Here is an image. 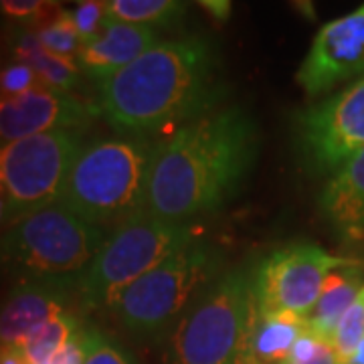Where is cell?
I'll return each mask as SVG.
<instances>
[{
	"label": "cell",
	"instance_id": "obj_9",
	"mask_svg": "<svg viewBox=\"0 0 364 364\" xmlns=\"http://www.w3.org/2000/svg\"><path fill=\"white\" fill-rule=\"evenodd\" d=\"M348 261L316 243L275 249L251 272L253 306L265 312H291L308 318L318 304L326 277Z\"/></svg>",
	"mask_w": 364,
	"mask_h": 364
},
{
	"label": "cell",
	"instance_id": "obj_22",
	"mask_svg": "<svg viewBox=\"0 0 364 364\" xmlns=\"http://www.w3.org/2000/svg\"><path fill=\"white\" fill-rule=\"evenodd\" d=\"M33 33L37 35V39L41 41V45L47 51L55 53L59 57H67V59L77 61L79 53L83 49V43L79 39L77 31L71 23V18H69L67 9L53 23H49L47 26H41Z\"/></svg>",
	"mask_w": 364,
	"mask_h": 364
},
{
	"label": "cell",
	"instance_id": "obj_2",
	"mask_svg": "<svg viewBox=\"0 0 364 364\" xmlns=\"http://www.w3.org/2000/svg\"><path fill=\"white\" fill-rule=\"evenodd\" d=\"M97 83V112L122 136L140 138L215 112L225 93L219 57L198 37L156 43Z\"/></svg>",
	"mask_w": 364,
	"mask_h": 364
},
{
	"label": "cell",
	"instance_id": "obj_17",
	"mask_svg": "<svg viewBox=\"0 0 364 364\" xmlns=\"http://www.w3.org/2000/svg\"><path fill=\"white\" fill-rule=\"evenodd\" d=\"M364 287V263L350 259L346 265L336 267L326 277L318 304L308 316V324L316 336L332 346L334 330L342 316L352 308Z\"/></svg>",
	"mask_w": 364,
	"mask_h": 364
},
{
	"label": "cell",
	"instance_id": "obj_4",
	"mask_svg": "<svg viewBox=\"0 0 364 364\" xmlns=\"http://www.w3.org/2000/svg\"><path fill=\"white\" fill-rule=\"evenodd\" d=\"M196 239L193 223L164 221L150 213L117 225L77 275L81 301L87 308H112L132 284Z\"/></svg>",
	"mask_w": 364,
	"mask_h": 364
},
{
	"label": "cell",
	"instance_id": "obj_10",
	"mask_svg": "<svg viewBox=\"0 0 364 364\" xmlns=\"http://www.w3.org/2000/svg\"><path fill=\"white\" fill-rule=\"evenodd\" d=\"M296 130L308 170L322 176L336 174L364 150V77L304 109Z\"/></svg>",
	"mask_w": 364,
	"mask_h": 364
},
{
	"label": "cell",
	"instance_id": "obj_13",
	"mask_svg": "<svg viewBox=\"0 0 364 364\" xmlns=\"http://www.w3.org/2000/svg\"><path fill=\"white\" fill-rule=\"evenodd\" d=\"M65 277H37L13 287L0 306V348H21L41 326L67 312Z\"/></svg>",
	"mask_w": 364,
	"mask_h": 364
},
{
	"label": "cell",
	"instance_id": "obj_16",
	"mask_svg": "<svg viewBox=\"0 0 364 364\" xmlns=\"http://www.w3.org/2000/svg\"><path fill=\"white\" fill-rule=\"evenodd\" d=\"M308 330V318L291 312H265L253 306L239 360L255 364H286L294 344Z\"/></svg>",
	"mask_w": 364,
	"mask_h": 364
},
{
	"label": "cell",
	"instance_id": "obj_21",
	"mask_svg": "<svg viewBox=\"0 0 364 364\" xmlns=\"http://www.w3.org/2000/svg\"><path fill=\"white\" fill-rule=\"evenodd\" d=\"M364 338V301L358 299L352 304V308L342 316V320L334 330L332 336V350L338 358V364H350L352 356L356 354L360 342Z\"/></svg>",
	"mask_w": 364,
	"mask_h": 364
},
{
	"label": "cell",
	"instance_id": "obj_14",
	"mask_svg": "<svg viewBox=\"0 0 364 364\" xmlns=\"http://www.w3.org/2000/svg\"><path fill=\"white\" fill-rule=\"evenodd\" d=\"M318 205L340 241L364 245V150L328 178Z\"/></svg>",
	"mask_w": 364,
	"mask_h": 364
},
{
	"label": "cell",
	"instance_id": "obj_32",
	"mask_svg": "<svg viewBox=\"0 0 364 364\" xmlns=\"http://www.w3.org/2000/svg\"><path fill=\"white\" fill-rule=\"evenodd\" d=\"M350 364H364V338H363V342H360V346H358L356 354L352 356Z\"/></svg>",
	"mask_w": 364,
	"mask_h": 364
},
{
	"label": "cell",
	"instance_id": "obj_28",
	"mask_svg": "<svg viewBox=\"0 0 364 364\" xmlns=\"http://www.w3.org/2000/svg\"><path fill=\"white\" fill-rule=\"evenodd\" d=\"M200 9H205L215 21L219 23H225L231 18V13H233V4L229 0H200L198 2Z\"/></svg>",
	"mask_w": 364,
	"mask_h": 364
},
{
	"label": "cell",
	"instance_id": "obj_15",
	"mask_svg": "<svg viewBox=\"0 0 364 364\" xmlns=\"http://www.w3.org/2000/svg\"><path fill=\"white\" fill-rule=\"evenodd\" d=\"M156 43L158 33L152 26L128 25L107 18L104 31L91 43L83 45L77 57V65L81 71L102 81L134 63Z\"/></svg>",
	"mask_w": 364,
	"mask_h": 364
},
{
	"label": "cell",
	"instance_id": "obj_31",
	"mask_svg": "<svg viewBox=\"0 0 364 364\" xmlns=\"http://www.w3.org/2000/svg\"><path fill=\"white\" fill-rule=\"evenodd\" d=\"M4 223H9V198L0 186V229L4 227Z\"/></svg>",
	"mask_w": 364,
	"mask_h": 364
},
{
	"label": "cell",
	"instance_id": "obj_33",
	"mask_svg": "<svg viewBox=\"0 0 364 364\" xmlns=\"http://www.w3.org/2000/svg\"><path fill=\"white\" fill-rule=\"evenodd\" d=\"M237 364H255V363H249V360H239Z\"/></svg>",
	"mask_w": 364,
	"mask_h": 364
},
{
	"label": "cell",
	"instance_id": "obj_24",
	"mask_svg": "<svg viewBox=\"0 0 364 364\" xmlns=\"http://www.w3.org/2000/svg\"><path fill=\"white\" fill-rule=\"evenodd\" d=\"M69 18L77 31L79 39L83 45H87L91 41L95 39L102 31H104L105 21V2L100 0H85V2H79L75 4V9H67Z\"/></svg>",
	"mask_w": 364,
	"mask_h": 364
},
{
	"label": "cell",
	"instance_id": "obj_34",
	"mask_svg": "<svg viewBox=\"0 0 364 364\" xmlns=\"http://www.w3.org/2000/svg\"><path fill=\"white\" fill-rule=\"evenodd\" d=\"M360 298H363V301H364V287H363V291H360Z\"/></svg>",
	"mask_w": 364,
	"mask_h": 364
},
{
	"label": "cell",
	"instance_id": "obj_23",
	"mask_svg": "<svg viewBox=\"0 0 364 364\" xmlns=\"http://www.w3.org/2000/svg\"><path fill=\"white\" fill-rule=\"evenodd\" d=\"M83 364H132L124 348L93 326L83 328Z\"/></svg>",
	"mask_w": 364,
	"mask_h": 364
},
{
	"label": "cell",
	"instance_id": "obj_7",
	"mask_svg": "<svg viewBox=\"0 0 364 364\" xmlns=\"http://www.w3.org/2000/svg\"><path fill=\"white\" fill-rule=\"evenodd\" d=\"M105 229L55 203L13 223L0 237V259L35 277H65L87 269Z\"/></svg>",
	"mask_w": 364,
	"mask_h": 364
},
{
	"label": "cell",
	"instance_id": "obj_27",
	"mask_svg": "<svg viewBox=\"0 0 364 364\" xmlns=\"http://www.w3.org/2000/svg\"><path fill=\"white\" fill-rule=\"evenodd\" d=\"M83 360H85V348H83V330H81L75 338L69 340L45 364H83Z\"/></svg>",
	"mask_w": 364,
	"mask_h": 364
},
{
	"label": "cell",
	"instance_id": "obj_3",
	"mask_svg": "<svg viewBox=\"0 0 364 364\" xmlns=\"http://www.w3.org/2000/svg\"><path fill=\"white\" fill-rule=\"evenodd\" d=\"M156 140L119 136L81 146L59 203L85 221L107 227L146 213Z\"/></svg>",
	"mask_w": 364,
	"mask_h": 364
},
{
	"label": "cell",
	"instance_id": "obj_25",
	"mask_svg": "<svg viewBox=\"0 0 364 364\" xmlns=\"http://www.w3.org/2000/svg\"><path fill=\"white\" fill-rule=\"evenodd\" d=\"M43 85L33 67L23 61H13L0 69V97L21 95Z\"/></svg>",
	"mask_w": 364,
	"mask_h": 364
},
{
	"label": "cell",
	"instance_id": "obj_30",
	"mask_svg": "<svg viewBox=\"0 0 364 364\" xmlns=\"http://www.w3.org/2000/svg\"><path fill=\"white\" fill-rule=\"evenodd\" d=\"M306 364H338V358H336V354L332 348H326L318 358H314L312 363H306Z\"/></svg>",
	"mask_w": 364,
	"mask_h": 364
},
{
	"label": "cell",
	"instance_id": "obj_19",
	"mask_svg": "<svg viewBox=\"0 0 364 364\" xmlns=\"http://www.w3.org/2000/svg\"><path fill=\"white\" fill-rule=\"evenodd\" d=\"M186 14V4L176 0H109L105 2V16L140 26H172Z\"/></svg>",
	"mask_w": 364,
	"mask_h": 364
},
{
	"label": "cell",
	"instance_id": "obj_1",
	"mask_svg": "<svg viewBox=\"0 0 364 364\" xmlns=\"http://www.w3.org/2000/svg\"><path fill=\"white\" fill-rule=\"evenodd\" d=\"M257 126L243 107H223L156 140L146 213L191 223L229 203L257 158Z\"/></svg>",
	"mask_w": 364,
	"mask_h": 364
},
{
	"label": "cell",
	"instance_id": "obj_18",
	"mask_svg": "<svg viewBox=\"0 0 364 364\" xmlns=\"http://www.w3.org/2000/svg\"><path fill=\"white\" fill-rule=\"evenodd\" d=\"M11 45H13L14 59L33 67L45 87L71 93V90L77 85L81 75L77 61L47 51L33 31L18 26L11 39Z\"/></svg>",
	"mask_w": 364,
	"mask_h": 364
},
{
	"label": "cell",
	"instance_id": "obj_8",
	"mask_svg": "<svg viewBox=\"0 0 364 364\" xmlns=\"http://www.w3.org/2000/svg\"><path fill=\"white\" fill-rule=\"evenodd\" d=\"M81 132L59 130L0 144V186L9 198V223L59 203Z\"/></svg>",
	"mask_w": 364,
	"mask_h": 364
},
{
	"label": "cell",
	"instance_id": "obj_6",
	"mask_svg": "<svg viewBox=\"0 0 364 364\" xmlns=\"http://www.w3.org/2000/svg\"><path fill=\"white\" fill-rule=\"evenodd\" d=\"M217 267L219 251L196 239L132 284L112 310L132 334L162 336L178 324L196 294L213 284Z\"/></svg>",
	"mask_w": 364,
	"mask_h": 364
},
{
	"label": "cell",
	"instance_id": "obj_5",
	"mask_svg": "<svg viewBox=\"0 0 364 364\" xmlns=\"http://www.w3.org/2000/svg\"><path fill=\"white\" fill-rule=\"evenodd\" d=\"M251 312V272L223 273L172 328L168 364H237Z\"/></svg>",
	"mask_w": 364,
	"mask_h": 364
},
{
	"label": "cell",
	"instance_id": "obj_29",
	"mask_svg": "<svg viewBox=\"0 0 364 364\" xmlns=\"http://www.w3.org/2000/svg\"><path fill=\"white\" fill-rule=\"evenodd\" d=\"M0 364H31L23 348H0Z\"/></svg>",
	"mask_w": 364,
	"mask_h": 364
},
{
	"label": "cell",
	"instance_id": "obj_20",
	"mask_svg": "<svg viewBox=\"0 0 364 364\" xmlns=\"http://www.w3.org/2000/svg\"><path fill=\"white\" fill-rule=\"evenodd\" d=\"M83 326L73 314H59L57 318L43 324L21 346L31 364H45L59 348H63L71 338H75Z\"/></svg>",
	"mask_w": 364,
	"mask_h": 364
},
{
	"label": "cell",
	"instance_id": "obj_12",
	"mask_svg": "<svg viewBox=\"0 0 364 364\" xmlns=\"http://www.w3.org/2000/svg\"><path fill=\"white\" fill-rule=\"evenodd\" d=\"M91 109L73 93L39 85L35 90L0 97V140L14 142L59 130H81Z\"/></svg>",
	"mask_w": 364,
	"mask_h": 364
},
{
	"label": "cell",
	"instance_id": "obj_11",
	"mask_svg": "<svg viewBox=\"0 0 364 364\" xmlns=\"http://www.w3.org/2000/svg\"><path fill=\"white\" fill-rule=\"evenodd\" d=\"M363 77L364 4L318 31L296 73V81L308 97H318L340 83Z\"/></svg>",
	"mask_w": 364,
	"mask_h": 364
},
{
	"label": "cell",
	"instance_id": "obj_26",
	"mask_svg": "<svg viewBox=\"0 0 364 364\" xmlns=\"http://www.w3.org/2000/svg\"><path fill=\"white\" fill-rule=\"evenodd\" d=\"M326 348H332L326 340H322L320 336H316L312 332V328L308 332H304L298 338V342L294 344V348L287 356L286 364H306L312 363L314 358H318Z\"/></svg>",
	"mask_w": 364,
	"mask_h": 364
}]
</instances>
